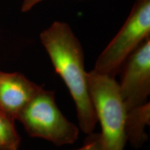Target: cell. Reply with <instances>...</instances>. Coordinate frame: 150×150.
<instances>
[{
    "mask_svg": "<svg viewBox=\"0 0 150 150\" xmlns=\"http://www.w3.org/2000/svg\"><path fill=\"white\" fill-rule=\"evenodd\" d=\"M40 37L56 72L74 99L81 129L92 134L97 119L90 96L81 42L70 26L62 22H54Z\"/></svg>",
    "mask_w": 150,
    "mask_h": 150,
    "instance_id": "1",
    "label": "cell"
},
{
    "mask_svg": "<svg viewBox=\"0 0 150 150\" xmlns=\"http://www.w3.org/2000/svg\"><path fill=\"white\" fill-rule=\"evenodd\" d=\"M88 85L97 121L100 122L105 150H124L127 142V108L114 77L92 70Z\"/></svg>",
    "mask_w": 150,
    "mask_h": 150,
    "instance_id": "2",
    "label": "cell"
},
{
    "mask_svg": "<svg viewBox=\"0 0 150 150\" xmlns=\"http://www.w3.org/2000/svg\"><path fill=\"white\" fill-rule=\"evenodd\" d=\"M30 136L40 138L56 146L72 144L79 129L62 114L54 94L42 88L27 103L17 117Z\"/></svg>",
    "mask_w": 150,
    "mask_h": 150,
    "instance_id": "3",
    "label": "cell"
},
{
    "mask_svg": "<svg viewBox=\"0 0 150 150\" xmlns=\"http://www.w3.org/2000/svg\"><path fill=\"white\" fill-rule=\"evenodd\" d=\"M150 36V0H136L125 24L97 58L93 70L115 77L127 57Z\"/></svg>",
    "mask_w": 150,
    "mask_h": 150,
    "instance_id": "4",
    "label": "cell"
},
{
    "mask_svg": "<svg viewBox=\"0 0 150 150\" xmlns=\"http://www.w3.org/2000/svg\"><path fill=\"white\" fill-rule=\"evenodd\" d=\"M120 69L118 86L127 110L147 103L150 94V36L127 57Z\"/></svg>",
    "mask_w": 150,
    "mask_h": 150,
    "instance_id": "5",
    "label": "cell"
},
{
    "mask_svg": "<svg viewBox=\"0 0 150 150\" xmlns=\"http://www.w3.org/2000/svg\"><path fill=\"white\" fill-rule=\"evenodd\" d=\"M41 88L21 73L0 71V112L16 120L22 108Z\"/></svg>",
    "mask_w": 150,
    "mask_h": 150,
    "instance_id": "6",
    "label": "cell"
},
{
    "mask_svg": "<svg viewBox=\"0 0 150 150\" xmlns=\"http://www.w3.org/2000/svg\"><path fill=\"white\" fill-rule=\"evenodd\" d=\"M150 123V106L147 102L127 110L126 134L127 141L135 148L141 147L147 141L145 128Z\"/></svg>",
    "mask_w": 150,
    "mask_h": 150,
    "instance_id": "7",
    "label": "cell"
},
{
    "mask_svg": "<svg viewBox=\"0 0 150 150\" xmlns=\"http://www.w3.org/2000/svg\"><path fill=\"white\" fill-rule=\"evenodd\" d=\"M14 122L0 112V150H18L20 137L15 127Z\"/></svg>",
    "mask_w": 150,
    "mask_h": 150,
    "instance_id": "8",
    "label": "cell"
},
{
    "mask_svg": "<svg viewBox=\"0 0 150 150\" xmlns=\"http://www.w3.org/2000/svg\"><path fill=\"white\" fill-rule=\"evenodd\" d=\"M83 147L75 150H105L100 134H88Z\"/></svg>",
    "mask_w": 150,
    "mask_h": 150,
    "instance_id": "9",
    "label": "cell"
},
{
    "mask_svg": "<svg viewBox=\"0 0 150 150\" xmlns=\"http://www.w3.org/2000/svg\"><path fill=\"white\" fill-rule=\"evenodd\" d=\"M44 1H45V0H24L23 3L22 4V12H28L38 4Z\"/></svg>",
    "mask_w": 150,
    "mask_h": 150,
    "instance_id": "10",
    "label": "cell"
},
{
    "mask_svg": "<svg viewBox=\"0 0 150 150\" xmlns=\"http://www.w3.org/2000/svg\"><path fill=\"white\" fill-rule=\"evenodd\" d=\"M1 113H2V112H1ZM3 114H4V113H3Z\"/></svg>",
    "mask_w": 150,
    "mask_h": 150,
    "instance_id": "11",
    "label": "cell"
}]
</instances>
